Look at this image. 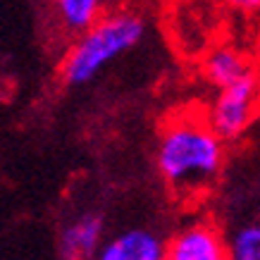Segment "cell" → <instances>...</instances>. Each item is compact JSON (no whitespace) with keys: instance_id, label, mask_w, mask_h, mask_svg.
<instances>
[{"instance_id":"6","label":"cell","mask_w":260,"mask_h":260,"mask_svg":"<svg viewBox=\"0 0 260 260\" xmlns=\"http://www.w3.org/2000/svg\"><path fill=\"white\" fill-rule=\"evenodd\" d=\"M105 241V217L98 210L72 215L60 229L57 253L60 260H91Z\"/></svg>"},{"instance_id":"7","label":"cell","mask_w":260,"mask_h":260,"mask_svg":"<svg viewBox=\"0 0 260 260\" xmlns=\"http://www.w3.org/2000/svg\"><path fill=\"white\" fill-rule=\"evenodd\" d=\"M53 22L62 36H79L110 12V0H48Z\"/></svg>"},{"instance_id":"8","label":"cell","mask_w":260,"mask_h":260,"mask_svg":"<svg viewBox=\"0 0 260 260\" xmlns=\"http://www.w3.org/2000/svg\"><path fill=\"white\" fill-rule=\"evenodd\" d=\"M251 67L246 57L232 46H217L203 60V77L213 88H224L248 74Z\"/></svg>"},{"instance_id":"3","label":"cell","mask_w":260,"mask_h":260,"mask_svg":"<svg viewBox=\"0 0 260 260\" xmlns=\"http://www.w3.org/2000/svg\"><path fill=\"white\" fill-rule=\"evenodd\" d=\"M260 105V79L255 72L244 74L239 81L229 84L224 88H217L210 110H208V122L224 141H237L248 132L251 122L258 115Z\"/></svg>"},{"instance_id":"5","label":"cell","mask_w":260,"mask_h":260,"mask_svg":"<svg viewBox=\"0 0 260 260\" xmlns=\"http://www.w3.org/2000/svg\"><path fill=\"white\" fill-rule=\"evenodd\" d=\"M167 239L158 229L134 224L105 237L91 260H165Z\"/></svg>"},{"instance_id":"9","label":"cell","mask_w":260,"mask_h":260,"mask_svg":"<svg viewBox=\"0 0 260 260\" xmlns=\"http://www.w3.org/2000/svg\"><path fill=\"white\" fill-rule=\"evenodd\" d=\"M227 260H260V217L239 224L227 237Z\"/></svg>"},{"instance_id":"10","label":"cell","mask_w":260,"mask_h":260,"mask_svg":"<svg viewBox=\"0 0 260 260\" xmlns=\"http://www.w3.org/2000/svg\"><path fill=\"white\" fill-rule=\"evenodd\" d=\"M224 8L234 10V12H244V15H260V0H217Z\"/></svg>"},{"instance_id":"1","label":"cell","mask_w":260,"mask_h":260,"mask_svg":"<svg viewBox=\"0 0 260 260\" xmlns=\"http://www.w3.org/2000/svg\"><path fill=\"white\" fill-rule=\"evenodd\" d=\"M227 158V141L208 117L181 112L162 124L153 150L155 170L165 186L181 198L210 189Z\"/></svg>"},{"instance_id":"2","label":"cell","mask_w":260,"mask_h":260,"mask_svg":"<svg viewBox=\"0 0 260 260\" xmlns=\"http://www.w3.org/2000/svg\"><path fill=\"white\" fill-rule=\"evenodd\" d=\"M148 24L134 10H110L93 26L74 36L60 62L64 86L79 88L95 81L110 64L132 53L143 41Z\"/></svg>"},{"instance_id":"4","label":"cell","mask_w":260,"mask_h":260,"mask_svg":"<svg viewBox=\"0 0 260 260\" xmlns=\"http://www.w3.org/2000/svg\"><path fill=\"white\" fill-rule=\"evenodd\" d=\"M165 260H227V237L215 222L191 220L167 239Z\"/></svg>"}]
</instances>
